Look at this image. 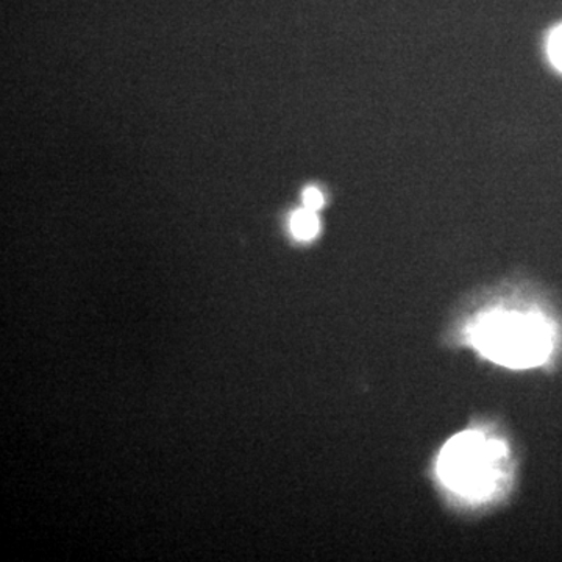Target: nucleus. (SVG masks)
Instances as JSON below:
<instances>
[{"instance_id":"39448f33","label":"nucleus","mask_w":562,"mask_h":562,"mask_svg":"<svg viewBox=\"0 0 562 562\" xmlns=\"http://www.w3.org/2000/svg\"><path fill=\"white\" fill-rule=\"evenodd\" d=\"M303 203H305V209L317 211L324 206V195L316 188H308L303 192Z\"/></svg>"},{"instance_id":"7ed1b4c3","label":"nucleus","mask_w":562,"mask_h":562,"mask_svg":"<svg viewBox=\"0 0 562 562\" xmlns=\"http://www.w3.org/2000/svg\"><path fill=\"white\" fill-rule=\"evenodd\" d=\"M321 224L316 211L303 209L291 217V232L299 241H312L319 233Z\"/></svg>"},{"instance_id":"f03ea898","label":"nucleus","mask_w":562,"mask_h":562,"mask_svg":"<svg viewBox=\"0 0 562 562\" xmlns=\"http://www.w3.org/2000/svg\"><path fill=\"white\" fill-rule=\"evenodd\" d=\"M506 460L505 442L487 439L482 431H462L439 453L438 475L450 491L484 501L497 491Z\"/></svg>"},{"instance_id":"f257e3e1","label":"nucleus","mask_w":562,"mask_h":562,"mask_svg":"<svg viewBox=\"0 0 562 562\" xmlns=\"http://www.w3.org/2000/svg\"><path fill=\"white\" fill-rule=\"evenodd\" d=\"M472 346L487 360L512 369L542 364L552 351L549 325L535 314L492 312L473 322Z\"/></svg>"},{"instance_id":"20e7f679","label":"nucleus","mask_w":562,"mask_h":562,"mask_svg":"<svg viewBox=\"0 0 562 562\" xmlns=\"http://www.w3.org/2000/svg\"><path fill=\"white\" fill-rule=\"evenodd\" d=\"M549 57L554 68L562 72V25L554 29L549 40Z\"/></svg>"}]
</instances>
